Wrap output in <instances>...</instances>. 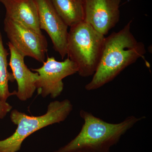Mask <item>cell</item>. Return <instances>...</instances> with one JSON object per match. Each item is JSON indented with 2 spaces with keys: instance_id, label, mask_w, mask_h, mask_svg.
Segmentation results:
<instances>
[{
  "instance_id": "6da1fadb",
  "label": "cell",
  "mask_w": 152,
  "mask_h": 152,
  "mask_svg": "<svg viewBox=\"0 0 152 152\" xmlns=\"http://www.w3.org/2000/svg\"><path fill=\"white\" fill-rule=\"evenodd\" d=\"M132 22L105 38L97 69L85 87L87 91L97 89L112 81L125 68L145 54L144 44L137 40L131 32Z\"/></svg>"
},
{
  "instance_id": "7a4b0ae2",
  "label": "cell",
  "mask_w": 152,
  "mask_h": 152,
  "mask_svg": "<svg viewBox=\"0 0 152 152\" xmlns=\"http://www.w3.org/2000/svg\"><path fill=\"white\" fill-rule=\"evenodd\" d=\"M84 124L80 133L66 145L54 152H110L121 137L137 123L145 118L128 117L121 122L111 124L81 110Z\"/></svg>"
},
{
  "instance_id": "3957f363",
  "label": "cell",
  "mask_w": 152,
  "mask_h": 152,
  "mask_svg": "<svg viewBox=\"0 0 152 152\" xmlns=\"http://www.w3.org/2000/svg\"><path fill=\"white\" fill-rule=\"evenodd\" d=\"M70 28L68 58L76 64L80 76H92L100 61L106 37L84 21Z\"/></svg>"
},
{
  "instance_id": "277c9868",
  "label": "cell",
  "mask_w": 152,
  "mask_h": 152,
  "mask_svg": "<svg viewBox=\"0 0 152 152\" xmlns=\"http://www.w3.org/2000/svg\"><path fill=\"white\" fill-rule=\"evenodd\" d=\"M73 110L70 101L51 102L46 113L39 116H29L14 110L10 119L17 128L15 133L7 138L0 140V152H17L20 149L22 143L30 135L44 127L64 121Z\"/></svg>"
},
{
  "instance_id": "5b68a950",
  "label": "cell",
  "mask_w": 152,
  "mask_h": 152,
  "mask_svg": "<svg viewBox=\"0 0 152 152\" xmlns=\"http://www.w3.org/2000/svg\"><path fill=\"white\" fill-rule=\"evenodd\" d=\"M4 23L9 42L21 55L31 57L39 62L45 61L48 44L43 34L7 17Z\"/></svg>"
},
{
  "instance_id": "8992f818",
  "label": "cell",
  "mask_w": 152,
  "mask_h": 152,
  "mask_svg": "<svg viewBox=\"0 0 152 152\" xmlns=\"http://www.w3.org/2000/svg\"><path fill=\"white\" fill-rule=\"evenodd\" d=\"M37 73L36 83L38 94L43 98L50 96L53 99L59 96L64 90L63 80L77 72V67L69 58L58 61L53 57H48L43 65L38 69H31Z\"/></svg>"
},
{
  "instance_id": "52a82bcc",
  "label": "cell",
  "mask_w": 152,
  "mask_h": 152,
  "mask_svg": "<svg viewBox=\"0 0 152 152\" xmlns=\"http://www.w3.org/2000/svg\"><path fill=\"white\" fill-rule=\"evenodd\" d=\"M41 30L50 38L56 51L64 59L67 55L68 26L55 10L50 0H34Z\"/></svg>"
},
{
  "instance_id": "ba28073f",
  "label": "cell",
  "mask_w": 152,
  "mask_h": 152,
  "mask_svg": "<svg viewBox=\"0 0 152 152\" xmlns=\"http://www.w3.org/2000/svg\"><path fill=\"white\" fill-rule=\"evenodd\" d=\"M121 0H84V21L105 36L119 21Z\"/></svg>"
},
{
  "instance_id": "9c48e42d",
  "label": "cell",
  "mask_w": 152,
  "mask_h": 152,
  "mask_svg": "<svg viewBox=\"0 0 152 152\" xmlns=\"http://www.w3.org/2000/svg\"><path fill=\"white\" fill-rule=\"evenodd\" d=\"M10 51V66L15 80L18 84L16 96L19 99L26 101L32 97L36 90V83L39 75L30 70L25 64V57L15 49L10 43H7Z\"/></svg>"
},
{
  "instance_id": "30bf717a",
  "label": "cell",
  "mask_w": 152,
  "mask_h": 152,
  "mask_svg": "<svg viewBox=\"0 0 152 152\" xmlns=\"http://www.w3.org/2000/svg\"><path fill=\"white\" fill-rule=\"evenodd\" d=\"M0 1L5 7V17L42 34L34 0H0Z\"/></svg>"
},
{
  "instance_id": "8fae6325",
  "label": "cell",
  "mask_w": 152,
  "mask_h": 152,
  "mask_svg": "<svg viewBox=\"0 0 152 152\" xmlns=\"http://www.w3.org/2000/svg\"><path fill=\"white\" fill-rule=\"evenodd\" d=\"M57 13L68 27L83 21L84 0H50Z\"/></svg>"
},
{
  "instance_id": "7c38bea8",
  "label": "cell",
  "mask_w": 152,
  "mask_h": 152,
  "mask_svg": "<svg viewBox=\"0 0 152 152\" xmlns=\"http://www.w3.org/2000/svg\"><path fill=\"white\" fill-rule=\"evenodd\" d=\"M9 53L3 44L2 36L0 32V99L7 102L11 96L16 95L17 91L10 92L9 81L15 80L12 74L8 70L7 56Z\"/></svg>"
},
{
  "instance_id": "4fadbf2b",
  "label": "cell",
  "mask_w": 152,
  "mask_h": 152,
  "mask_svg": "<svg viewBox=\"0 0 152 152\" xmlns=\"http://www.w3.org/2000/svg\"><path fill=\"white\" fill-rule=\"evenodd\" d=\"M12 108V107L7 102L0 99V119H2L4 118Z\"/></svg>"
}]
</instances>
